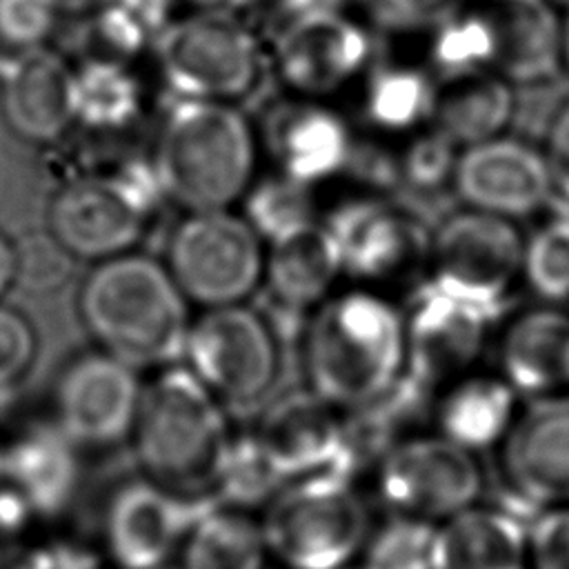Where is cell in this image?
<instances>
[{
	"instance_id": "60d3db41",
	"label": "cell",
	"mask_w": 569,
	"mask_h": 569,
	"mask_svg": "<svg viewBox=\"0 0 569 569\" xmlns=\"http://www.w3.org/2000/svg\"><path fill=\"white\" fill-rule=\"evenodd\" d=\"M38 353V336L29 318L0 302V400L29 373Z\"/></svg>"
},
{
	"instance_id": "b9f144b4",
	"label": "cell",
	"mask_w": 569,
	"mask_h": 569,
	"mask_svg": "<svg viewBox=\"0 0 569 569\" xmlns=\"http://www.w3.org/2000/svg\"><path fill=\"white\" fill-rule=\"evenodd\" d=\"M529 569H569V505L538 509L527 522Z\"/></svg>"
},
{
	"instance_id": "cb8c5ba5",
	"label": "cell",
	"mask_w": 569,
	"mask_h": 569,
	"mask_svg": "<svg viewBox=\"0 0 569 569\" xmlns=\"http://www.w3.org/2000/svg\"><path fill=\"white\" fill-rule=\"evenodd\" d=\"M340 278L345 267L338 242L320 220L267 244L262 284L284 311H313L336 291Z\"/></svg>"
},
{
	"instance_id": "f35d334b",
	"label": "cell",
	"mask_w": 569,
	"mask_h": 569,
	"mask_svg": "<svg viewBox=\"0 0 569 569\" xmlns=\"http://www.w3.org/2000/svg\"><path fill=\"white\" fill-rule=\"evenodd\" d=\"M458 153L460 147L456 142H451L436 127L427 124L405 138V144L396 158L398 178L416 191H436L451 184Z\"/></svg>"
},
{
	"instance_id": "7c38bea8",
	"label": "cell",
	"mask_w": 569,
	"mask_h": 569,
	"mask_svg": "<svg viewBox=\"0 0 569 569\" xmlns=\"http://www.w3.org/2000/svg\"><path fill=\"white\" fill-rule=\"evenodd\" d=\"M482 489L478 456L440 433L402 438L380 458V498L400 516L442 522L480 502Z\"/></svg>"
},
{
	"instance_id": "1f68e13d",
	"label": "cell",
	"mask_w": 569,
	"mask_h": 569,
	"mask_svg": "<svg viewBox=\"0 0 569 569\" xmlns=\"http://www.w3.org/2000/svg\"><path fill=\"white\" fill-rule=\"evenodd\" d=\"M284 485H289L287 478L256 431L229 436L211 482L220 505L236 509L269 505Z\"/></svg>"
},
{
	"instance_id": "9c48e42d",
	"label": "cell",
	"mask_w": 569,
	"mask_h": 569,
	"mask_svg": "<svg viewBox=\"0 0 569 569\" xmlns=\"http://www.w3.org/2000/svg\"><path fill=\"white\" fill-rule=\"evenodd\" d=\"M522 249L513 220L465 207L431 233L427 282L500 316L522 278Z\"/></svg>"
},
{
	"instance_id": "74e56055",
	"label": "cell",
	"mask_w": 569,
	"mask_h": 569,
	"mask_svg": "<svg viewBox=\"0 0 569 569\" xmlns=\"http://www.w3.org/2000/svg\"><path fill=\"white\" fill-rule=\"evenodd\" d=\"M371 31L387 36H431L471 0H353Z\"/></svg>"
},
{
	"instance_id": "603a6c76",
	"label": "cell",
	"mask_w": 569,
	"mask_h": 569,
	"mask_svg": "<svg viewBox=\"0 0 569 569\" xmlns=\"http://www.w3.org/2000/svg\"><path fill=\"white\" fill-rule=\"evenodd\" d=\"M496 371L522 400L569 391V313L547 302L516 313L498 338Z\"/></svg>"
},
{
	"instance_id": "8fae6325",
	"label": "cell",
	"mask_w": 569,
	"mask_h": 569,
	"mask_svg": "<svg viewBox=\"0 0 569 569\" xmlns=\"http://www.w3.org/2000/svg\"><path fill=\"white\" fill-rule=\"evenodd\" d=\"M373 60L371 29L345 9L278 22L269 62L280 84L300 98L329 100L362 80Z\"/></svg>"
},
{
	"instance_id": "d590c367",
	"label": "cell",
	"mask_w": 569,
	"mask_h": 569,
	"mask_svg": "<svg viewBox=\"0 0 569 569\" xmlns=\"http://www.w3.org/2000/svg\"><path fill=\"white\" fill-rule=\"evenodd\" d=\"M522 278L547 305L569 302V213L540 224L522 249Z\"/></svg>"
},
{
	"instance_id": "7402d4cb",
	"label": "cell",
	"mask_w": 569,
	"mask_h": 569,
	"mask_svg": "<svg viewBox=\"0 0 569 569\" xmlns=\"http://www.w3.org/2000/svg\"><path fill=\"white\" fill-rule=\"evenodd\" d=\"M491 36V69L511 84H540L562 69V16L551 0H476Z\"/></svg>"
},
{
	"instance_id": "bcb514c9",
	"label": "cell",
	"mask_w": 569,
	"mask_h": 569,
	"mask_svg": "<svg viewBox=\"0 0 569 569\" xmlns=\"http://www.w3.org/2000/svg\"><path fill=\"white\" fill-rule=\"evenodd\" d=\"M33 516L29 502L13 487H0V569L9 560H18Z\"/></svg>"
},
{
	"instance_id": "ee69618b",
	"label": "cell",
	"mask_w": 569,
	"mask_h": 569,
	"mask_svg": "<svg viewBox=\"0 0 569 569\" xmlns=\"http://www.w3.org/2000/svg\"><path fill=\"white\" fill-rule=\"evenodd\" d=\"M13 569H104L100 556L87 545L49 540L20 553Z\"/></svg>"
},
{
	"instance_id": "30bf717a",
	"label": "cell",
	"mask_w": 569,
	"mask_h": 569,
	"mask_svg": "<svg viewBox=\"0 0 569 569\" xmlns=\"http://www.w3.org/2000/svg\"><path fill=\"white\" fill-rule=\"evenodd\" d=\"M182 360L220 402L247 407L278 376V342L267 318L244 302L211 307L191 318Z\"/></svg>"
},
{
	"instance_id": "f1b7e54d",
	"label": "cell",
	"mask_w": 569,
	"mask_h": 569,
	"mask_svg": "<svg viewBox=\"0 0 569 569\" xmlns=\"http://www.w3.org/2000/svg\"><path fill=\"white\" fill-rule=\"evenodd\" d=\"M76 124L100 136L131 129L144 113V82L131 60L89 53L73 64Z\"/></svg>"
},
{
	"instance_id": "d6986e66",
	"label": "cell",
	"mask_w": 569,
	"mask_h": 569,
	"mask_svg": "<svg viewBox=\"0 0 569 569\" xmlns=\"http://www.w3.org/2000/svg\"><path fill=\"white\" fill-rule=\"evenodd\" d=\"M142 385L120 358L96 351L76 358L56 387V425L78 447H109L131 436Z\"/></svg>"
},
{
	"instance_id": "9f6ffc18",
	"label": "cell",
	"mask_w": 569,
	"mask_h": 569,
	"mask_svg": "<svg viewBox=\"0 0 569 569\" xmlns=\"http://www.w3.org/2000/svg\"><path fill=\"white\" fill-rule=\"evenodd\" d=\"M560 211H567V213H569V209H560Z\"/></svg>"
},
{
	"instance_id": "5b68a950",
	"label": "cell",
	"mask_w": 569,
	"mask_h": 569,
	"mask_svg": "<svg viewBox=\"0 0 569 569\" xmlns=\"http://www.w3.org/2000/svg\"><path fill=\"white\" fill-rule=\"evenodd\" d=\"M160 202L151 160H124L64 180L49 200L47 231L73 260L100 262L133 251Z\"/></svg>"
},
{
	"instance_id": "83f0119b",
	"label": "cell",
	"mask_w": 569,
	"mask_h": 569,
	"mask_svg": "<svg viewBox=\"0 0 569 569\" xmlns=\"http://www.w3.org/2000/svg\"><path fill=\"white\" fill-rule=\"evenodd\" d=\"M513 84L491 69L440 78L431 127L460 149L502 136L513 118Z\"/></svg>"
},
{
	"instance_id": "11a10c76",
	"label": "cell",
	"mask_w": 569,
	"mask_h": 569,
	"mask_svg": "<svg viewBox=\"0 0 569 569\" xmlns=\"http://www.w3.org/2000/svg\"><path fill=\"white\" fill-rule=\"evenodd\" d=\"M0 476H2V447H0Z\"/></svg>"
},
{
	"instance_id": "ba28073f",
	"label": "cell",
	"mask_w": 569,
	"mask_h": 569,
	"mask_svg": "<svg viewBox=\"0 0 569 569\" xmlns=\"http://www.w3.org/2000/svg\"><path fill=\"white\" fill-rule=\"evenodd\" d=\"M267 551L287 569H345L367 542L369 511L351 482L293 480L267 505Z\"/></svg>"
},
{
	"instance_id": "484cf974",
	"label": "cell",
	"mask_w": 569,
	"mask_h": 569,
	"mask_svg": "<svg viewBox=\"0 0 569 569\" xmlns=\"http://www.w3.org/2000/svg\"><path fill=\"white\" fill-rule=\"evenodd\" d=\"M436 402L438 433L458 447L480 456L500 449L525 400L498 371H469Z\"/></svg>"
},
{
	"instance_id": "9a60e30c",
	"label": "cell",
	"mask_w": 569,
	"mask_h": 569,
	"mask_svg": "<svg viewBox=\"0 0 569 569\" xmlns=\"http://www.w3.org/2000/svg\"><path fill=\"white\" fill-rule=\"evenodd\" d=\"M220 502L213 493H180L153 480L120 487L104 516V538L120 569H162L191 527Z\"/></svg>"
},
{
	"instance_id": "f5cc1de1",
	"label": "cell",
	"mask_w": 569,
	"mask_h": 569,
	"mask_svg": "<svg viewBox=\"0 0 569 569\" xmlns=\"http://www.w3.org/2000/svg\"><path fill=\"white\" fill-rule=\"evenodd\" d=\"M551 2H553L558 9H562V11L569 9V0H551Z\"/></svg>"
},
{
	"instance_id": "8992f818",
	"label": "cell",
	"mask_w": 569,
	"mask_h": 569,
	"mask_svg": "<svg viewBox=\"0 0 569 569\" xmlns=\"http://www.w3.org/2000/svg\"><path fill=\"white\" fill-rule=\"evenodd\" d=\"M151 53L173 98L236 104L256 91L267 60L256 33L231 11L176 16Z\"/></svg>"
},
{
	"instance_id": "f907efd6",
	"label": "cell",
	"mask_w": 569,
	"mask_h": 569,
	"mask_svg": "<svg viewBox=\"0 0 569 569\" xmlns=\"http://www.w3.org/2000/svg\"><path fill=\"white\" fill-rule=\"evenodd\" d=\"M191 11H231L244 4L247 0H184Z\"/></svg>"
},
{
	"instance_id": "2e32d148",
	"label": "cell",
	"mask_w": 569,
	"mask_h": 569,
	"mask_svg": "<svg viewBox=\"0 0 569 569\" xmlns=\"http://www.w3.org/2000/svg\"><path fill=\"white\" fill-rule=\"evenodd\" d=\"M336 409L313 391L284 396L267 409L256 433L287 482H353L362 465Z\"/></svg>"
},
{
	"instance_id": "e0dca14e",
	"label": "cell",
	"mask_w": 569,
	"mask_h": 569,
	"mask_svg": "<svg viewBox=\"0 0 569 569\" xmlns=\"http://www.w3.org/2000/svg\"><path fill=\"white\" fill-rule=\"evenodd\" d=\"M498 453L518 511L569 505V391L525 400Z\"/></svg>"
},
{
	"instance_id": "ac0fdd59",
	"label": "cell",
	"mask_w": 569,
	"mask_h": 569,
	"mask_svg": "<svg viewBox=\"0 0 569 569\" xmlns=\"http://www.w3.org/2000/svg\"><path fill=\"white\" fill-rule=\"evenodd\" d=\"M258 136L273 171L313 189L347 173L356 153V136L329 100L289 96L267 111Z\"/></svg>"
},
{
	"instance_id": "277c9868",
	"label": "cell",
	"mask_w": 569,
	"mask_h": 569,
	"mask_svg": "<svg viewBox=\"0 0 569 569\" xmlns=\"http://www.w3.org/2000/svg\"><path fill=\"white\" fill-rule=\"evenodd\" d=\"M147 476L180 493H211L229 440L222 402L187 365H167L142 387L131 429Z\"/></svg>"
},
{
	"instance_id": "e575fe53",
	"label": "cell",
	"mask_w": 569,
	"mask_h": 569,
	"mask_svg": "<svg viewBox=\"0 0 569 569\" xmlns=\"http://www.w3.org/2000/svg\"><path fill=\"white\" fill-rule=\"evenodd\" d=\"M429 60L438 78L491 69V36L476 0L429 36Z\"/></svg>"
},
{
	"instance_id": "4fadbf2b",
	"label": "cell",
	"mask_w": 569,
	"mask_h": 569,
	"mask_svg": "<svg viewBox=\"0 0 569 569\" xmlns=\"http://www.w3.org/2000/svg\"><path fill=\"white\" fill-rule=\"evenodd\" d=\"M496 318L425 282L405 311V371L431 389L473 371Z\"/></svg>"
},
{
	"instance_id": "f6af8a7d",
	"label": "cell",
	"mask_w": 569,
	"mask_h": 569,
	"mask_svg": "<svg viewBox=\"0 0 569 569\" xmlns=\"http://www.w3.org/2000/svg\"><path fill=\"white\" fill-rule=\"evenodd\" d=\"M542 156L551 178V200L560 202V209H569V100L549 124Z\"/></svg>"
},
{
	"instance_id": "f546056e",
	"label": "cell",
	"mask_w": 569,
	"mask_h": 569,
	"mask_svg": "<svg viewBox=\"0 0 569 569\" xmlns=\"http://www.w3.org/2000/svg\"><path fill=\"white\" fill-rule=\"evenodd\" d=\"M358 84L362 120L376 133L407 138L431 122L438 82L422 67L371 62Z\"/></svg>"
},
{
	"instance_id": "681fc988",
	"label": "cell",
	"mask_w": 569,
	"mask_h": 569,
	"mask_svg": "<svg viewBox=\"0 0 569 569\" xmlns=\"http://www.w3.org/2000/svg\"><path fill=\"white\" fill-rule=\"evenodd\" d=\"M56 4V9L69 16H89L93 13L98 7H102L107 0H51Z\"/></svg>"
},
{
	"instance_id": "7bdbcfd3",
	"label": "cell",
	"mask_w": 569,
	"mask_h": 569,
	"mask_svg": "<svg viewBox=\"0 0 569 569\" xmlns=\"http://www.w3.org/2000/svg\"><path fill=\"white\" fill-rule=\"evenodd\" d=\"M24 249H18V280H24L31 289L49 291L67 282L73 258L51 238L33 236L24 240Z\"/></svg>"
},
{
	"instance_id": "db71d44e",
	"label": "cell",
	"mask_w": 569,
	"mask_h": 569,
	"mask_svg": "<svg viewBox=\"0 0 569 569\" xmlns=\"http://www.w3.org/2000/svg\"><path fill=\"white\" fill-rule=\"evenodd\" d=\"M345 569H371L369 565H362V567H345Z\"/></svg>"
},
{
	"instance_id": "816d5d0a",
	"label": "cell",
	"mask_w": 569,
	"mask_h": 569,
	"mask_svg": "<svg viewBox=\"0 0 569 569\" xmlns=\"http://www.w3.org/2000/svg\"><path fill=\"white\" fill-rule=\"evenodd\" d=\"M562 67L569 69V9L562 16Z\"/></svg>"
},
{
	"instance_id": "8d00e7d4",
	"label": "cell",
	"mask_w": 569,
	"mask_h": 569,
	"mask_svg": "<svg viewBox=\"0 0 569 569\" xmlns=\"http://www.w3.org/2000/svg\"><path fill=\"white\" fill-rule=\"evenodd\" d=\"M438 525L425 518L396 516L371 538V569H438Z\"/></svg>"
},
{
	"instance_id": "ab89813d",
	"label": "cell",
	"mask_w": 569,
	"mask_h": 569,
	"mask_svg": "<svg viewBox=\"0 0 569 569\" xmlns=\"http://www.w3.org/2000/svg\"><path fill=\"white\" fill-rule=\"evenodd\" d=\"M60 11L51 0H0V49L42 47L56 31Z\"/></svg>"
},
{
	"instance_id": "3957f363",
	"label": "cell",
	"mask_w": 569,
	"mask_h": 569,
	"mask_svg": "<svg viewBox=\"0 0 569 569\" xmlns=\"http://www.w3.org/2000/svg\"><path fill=\"white\" fill-rule=\"evenodd\" d=\"M302 353L311 391L356 409L405 371V311L371 287L333 291L311 311Z\"/></svg>"
},
{
	"instance_id": "5bb4252c",
	"label": "cell",
	"mask_w": 569,
	"mask_h": 569,
	"mask_svg": "<svg viewBox=\"0 0 569 569\" xmlns=\"http://www.w3.org/2000/svg\"><path fill=\"white\" fill-rule=\"evenodd\" d=\"M325 224L338 242L345 276L362 287L396 282L427 267L431 236L409 211L385 198H349Z\"/></svg>"
},
{
	"instance_id": "836d02e7",
	"label": "cell",
	"mask_w": 569,
	"mask_h": 569,
	"mask_svg": "<svg viewBox=\"0 0 569 569\" xmlns=\"http://www.w3.org/2000/svg\"><path fill=\"white\" fill-rule=\"evenodd\" d=\"M313 187L296 182L278 171L260 176L253 180L242 204V216L269 244L316 218V196Z\"/></svg>"
},
{
	"instance_id": "4316f807",
	"label": "cell",
	"mask_w": 569,
	"mask_h": 569,
	"mask_svg": "<svg viewBox=\"0 0 569 569\" xmlns=\"http://www.w3.org/2000/svg\"><path fill=\"white\" fill-rule=\"evenodd\" d=\"M527 518L476 502L438 525V569H529Z\"/></svg>"
},
{
	"instance_id": "6da1fadb",
	"label": "cell",
	"mask_w": 569,
	"mask_h": 569,
	"mask_svg": "<svg viewBox=\"0 0 569 569\" xmlns=\"http://www.w3.org/2000/svg\"><path fill=\"white\" fill-rule=\"evenodd\" d=\"M260 158L258 127L236 102L184 98L160 118L149 153L164 200L182 211L240 204Z\"/></svg>"
},
{
	"instance_id": "d6a6232c",
	"label": "cell",
	"mask_w": 569,
	"mask_h": 569,
	"mask_svg": "<svg viewBox=\"0 0 569 569\" xmlns=\"http://www.w3.org/2000/svg\"><path fill=\"white\" fill-rule=\"evenodd\" d=\"M173 18V0H107L89 13L91 53L133 62Z\"/></svg>"
},
{
	"instance_id": "4dcf8cb0",
	"label": "cell",
	"mask_w": 569,
	"mask_h": 569,
	"mask_svg": "<svg viewBox=\"0 0 569 569\" xmlns=\"http://www.w3.org/2000/svg\"><path fill=\"white\" fill-rule=\"evenodd\" d=\"M262 527L238 509L207 511L182 542V569H262Z\"/></svg>"
},
{
	"instance_id": "44dd1931",
	"label": "cell",
	"mask_w": 569,
	"mask_h": 569,
	"mask_svg": "<svg viewBox=\"0 0 569 569\" xmlns=\"http://www.w3.org/2000/svg\"><path fill=\"white\" fill-rule=\"evenodd\" d=\"M0 113L20 140L58 142L76 124L73 64L47 44L2 51Z\"/></svg>"
},
{
	"instance_id": "ffe728a7",
	"label": "cell",
	"mask_w": 569,
	"mask_h": 569,
	"mask_svg": "<svg viewBox=\"0 0 569 569\" xmlns=\"http://www.w3.org/2000/svg\"><path fill=\"white\" fill-rule=\"evenodd\" d=\"M451 187L467 209L518 220L551 202V178L542 151L509 138L462 147Z\"/></svg>"
},
{
	"instance_id": "52a82bcc",
	"label": "cell",
	"mask_w": 569,
	"mask_h": 569,
	"mask_svg": "<svg viewBox=\"0 0 569 569\" xmlns=\"http://www.w3.org/2000/svg\"><path fill=\"white\" fill-rule=\"evenodd\" d=\"M267 242L233 209L184 211L173 224L164 267L182 296L202 307L244 302L264 276Z\"/></svg>"
},
{
	"instance_id": "7dc6e473",
	"label": "cell",
	"mask_w": 569,
	"mask_h": 569,
	"mask_svg": "<svg viewBox=\"0 0 569 569\" xmlns=\"http://www.w3.org/2000/svg\"><path fill=\"white\" fill-rule=\"evenodd\" d=\"M347 0H276V9H278V22L296 18V16H305V13H313V11H329V9H345Z\"/></svg>"
},
{
	"instance_id": "c3c4849f",
	"label": "cell",
	"mask_w": 569,
	"mask_h": 569,
	"mask_svg": "<svg viewBox=\"0 0 569 569\" xmlns=\"http://www.w3.org/2000/svg\"><path fill=\"white\" fill-rule=\"evenodd\" d=\"M18 280V247L0 231V298Z\"/></svg>"
},
{
	"instance_id": "d4e9b609",
	"label": "cell",
	"mask_w": 569,
	"mask_h": 569,
	"mask_svg": "<svg viewBox=\"0 0 569 569\" xmlns=\"http://www.w3.org/2000/svg\"><path fill=\"white\" fill-rule=\"evenodd\" d=\"M76 442L56 422H33L2 447V476L36 516H56L80 480Z\"/></svg>"
},
{
	"instance_id": "7a4b0ae2",
	"label": "cell",
	"mask_w": 569,
	"mask_h": 569,
	"mask_svg": "<svg viewBox=\"0 0 569 569\" xmlns=\"http://www.w3.org/2000/svg\"><path fill=\"white\" fill-rule=\"evenodd\" d=\"M76 302L98 347L133 369L182 360L189 300L164 262L138 251L93 262Z\"/></svg>"
}]
</instances>
